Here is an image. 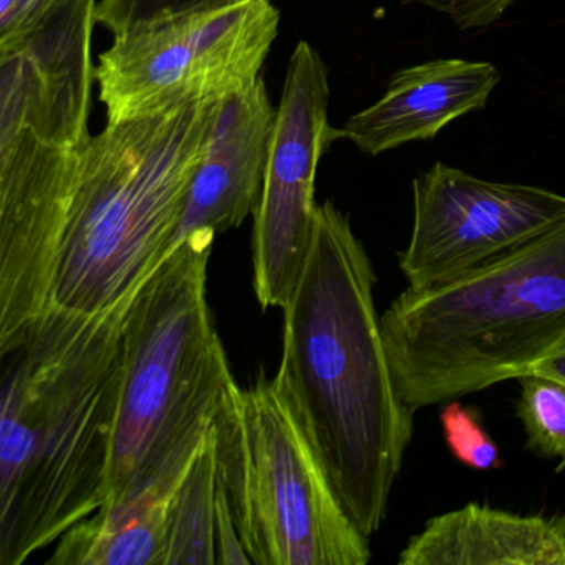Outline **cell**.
Instances as JSON below:
<instances>
[{
	"label": "cell",
	"instance_id": "cell-10",
	"mask_svg": "<svg viewBox=\"0 0 565 565\" xmlns=\"http://www.w3.org/2000/svg\"><path fill=\"white\" fill-rule=\"evenodd\" d=\"M276 111L263 78L224 98L191 180L170 253L188 234L211 231L217 236L254 214L263 191Z\"/></svg>",
	"mask_w": 565,
	"mask_h": 565
},
{
	"label": "cell",
	"instance_id": "cell-3",
	"mask_svg": "<svg viewBox=\"0 0 565 565\" xmlns=\"http://www.w3.org/2000/svg\"><path fill=\"white\" fill-rule=\"evenodd\" d=\"M380 320L413 413L531 375L565 347V217L461 276L408 287Z\"/></svg>",
	"mask_w": 565,
	"mask_h": 565
},
{
	"label": "cell",
	"instance_id": "cell-21",
	"mask_svg": "<svg viewBox=\"0 0 565 565\" xmlns=\"http://www.w3.org/2000/svg\"><path fill=\"white\" fill-rule=\"evenodd\" d=\"M531 375L544 376L565 386V347L535 366Z\"/></svg>",
	"mask_w": 565,
	"mask_h": 565
},
{
	"label": "cell",
	"instance_id": "cell-18",
	"mask_svg": "<svg viewBox=\"0 0 565 565\" xmlns=\"http://www.w3.org/2000/svg\"><path fill=\"white\" fill-rule=\"evenodd\" d=\"M65 0H0V52L38 31Z\"/></svg>",
	"mask_w": 565,
	"mask_h": 565
},
{
	"label": "cell",
	"instance_id": "cell-4",
	"mask_svg": "<svg viewBox=\"0 0 565 565\" xmlns=\"http://www.w3.org/2000/svg\"><path fill=\"white\" fill-rule=\"evenodd\" d=\"M214 239L211 231L188 234L145 280L125 317L105 504L180 479L234 382L206 297Z\"/></svg>",
	"mask_w": 565,
	"mask_h": 565
},
{
	"label": "cell",
	"instance_id": "cell-2",
	"mask_svg": "<svg viewBox=\"0 0 565 565\" xmlns=\"http://www.w3.org/2000/svg\"><path fill=\"white\" fill-rule=\"evenodd\" d=\"M135 296L97 316L51 302L0 347V565L24 564L107 502Z\"/></svg>",
	"mask_w": 565,
	"mask_h": 565
},
{
	"label": "cell",
	"instance_id": "cell-17",
	"mask_svg": "<svg viewBox=\"0 0 565 565\" xmlns=\"http://www.w3.org/2000/svg\"><path fill=\"white\" fill-rule=\"evenodd\" d=\"M443 436L451 455L475 471H492L501 466V455L494 439L486 433L475 413L458 402H451L439 413Z\"/></svg>",
	"mask_w": 565,
	"mask_h": 565
},
{
	"label": "cell",
	"instance_id": "cell-11",
	"mask_svg": "<svg viewBox=\"0 0 565 565\" xmlns=\"http://www.w3.org/2000/svg\"><path fill=\"white\" fill-rule=\"evenodd\" d=\"M501 81L489 62L439 58L396 72L376 104L353 115L340 138L362 153L433 140L451 121L482 110Z\"/></svg>",
	"mask_w": 565,
	"mask_h": 565
},
{
	"label": "cell",
	"instance_id": "cell-1",
	"mask_svg": "<svg viewBox=\"0 0 565 565\" xmlns=\"http://www.w3.org/2000/svg\"><path fill=\"white\" fill-rule=\"evenodd\" d=\"M373 287L349 217L332 201L319 204L306 266L282 309L276 375L340 504L369 539L385 521L415 418L396 390Z\"/></svg>",
	"mask_w": 565,
	"mask_h": 565
},
{
	"label": "cell",
	"instance_id": "cell-13",
	"mask_svg": "<svg viewBox=\"0 0 565 565\" xmlns=\"http://www.w3.org/2000/svg\"><path fill=\"white\" fill-rule=\"evenodd\" d=\"M181 478L158 482L127 501L102 505L55 542L47 564L164 565L168 512Z\"/></svg>",
	"mask_w": 565,
	"mask_h": 565
},
{
	"label": "cell",
	"instance_id": "cell-7",
	"mask_svg": "<svg viewBox=\"0 0 565 565\" xmlns=\"http://www.w3.org/2000/svg\"><path fill=\"white\" fill-rule=\"evenodd\" d=\"M270 0H239L114 35L95 82L108 124L246 90L279 35Z\"/></svg>",
	"mask_w": 565,
	"mask_h": 565
},
{
	"label": "cell",
	"instance_id": "cell-9",
	"mask_svg": "<svg viewBox=\"0 0 565 565\" xmlns=\"http://www.w3.org/2000/svg\"><path fill=\"white\" fill-rule=\"evenodd\" d=\"M564 217V194L436 163L413 181L412 236L399 270L408 287L425 289L518 249Z\"/></svg>",
	"mask_w": 565,
	"mask_h": 565
},
{
	"label": "cell",
	"instance_id": "cell-12",
	"mask_svg": "<svg viewBox=\"0 0 565 565\" xmlns=\"http://www.w3.org/2000/svg\"><path fill=\"white\" fill-rule=\"evenodd\" d=\"M399 565H565L557 521L469 504L436 515L413 535Z\"/></svg>",
	"mask_w": 565,
	"mask_h": 565
},
{
	"label": "cell",
	"instance_id": "cell-20",
	"mask_svg": "<svg viewBox=\"0 0 565 565\" xmlns=\"http://www.w3.org/2000/svg\"><path fill=\"white\" fill-rule=\"evenodd\" d=\"M216 544V564H253L249 555L244 551L239 532H237L236 524H234L226 495H224L221 486L220 499H217Z\"/></svg>",
	"mask_w": 565,
	"mask_h": 565
},
{
	"label": "cell",
	"instance_id": "cell-16",
	"mask_svg": "<svg viewBox=\"0 0 565 565\" xmlns=\"http://www.w3.org/2000/svg\"><path fill=\"white\" fill-rule=\"evenodd\" d=\"M239 0H98L97 24L114 35Z\"/></svg>",
	"mask_w": 565,
	"mask_h": 565
},
{
	"label": "cell",
	"instance_id": "cell-5",
	"mask_svg": "<svg viewBox=\"0 0 565 565\" xmlns=\"http://www.w3.org/2000/svg\"><path fill=\"white\" fill-rule=\"evenodd\" d=\"M221 104L193 102L107 124L92 137L52 303L97 316L143 286L170 254Z\"/></svg>",
	"mask_w": 565,
	"mask_h": 565
},
{
	"label": "cell",
	"instance_id": "cell-15",
	"mask_svg": "<svg viewBox=\"0 0 565 565\" xmlns=\"http://www.w3.org/2000/svg\"><path fill=\"white\" fill-rule=\"evenodd\" d=\"M518 416L527 436V448L565 466V386L544 376L519 379Z\"/></svg>",
	"mask_w": 565,
	"mask_h": 565
},
{
	"label": "cell",
	"instance_id": "cell-22",
	"mask_svg": "<svg viewBox=\"0 0 565 565\" xmlns=\"http://www.w3.org/2000/svg\"><path fill=\"white\" fill-rule=\"evenodd\" d=\"M558 525H561L562 532H564L565 535V515L562 519H558Z\"/></svg>",
	"mask_w": 565,
	"mask_h": 565
},
{
	"label": "cell",
	"instance_id": "cell-6",
	"mask_svg": "<svg viewBox=\"0 0 565 565\" xmlns=\"http://www.w3.org/2000/svg\"><path fill=\"white\" fill-rule=\"evenodd\" d=\"M214 443L220 486L253 564H369V537L340 504L279 376L231 383Z\"/></svg>",
	"mask_w": 565,
	"mask_h": 565
},
{
	"label": "cell",
	"instance_id": "cell-19",
	"mask_svg": "<svg viewBox=\"0 0 565 565\" xmlns=\"http://www.w3.org/2000/svg\"><path fill=\"white\" fill-rule=\"evenodd\" d=\"M406 6H419L446 15L459 31L488 29L498 22L518 0H402Z\"/></svg>",
	"mask_w": 565,
	"mask_h": 565
},
{
	"label": "cell",
	"instance_id": "cell-8",
	"mask_svg": "<svg viewBox=\"0 0 565 565\" xmlns=\"http://www.w3.org/2000/svg\"><path fill=\"white\" fill-rule=\"evenodd\" d=\"M329 71L309 42L287 67L259 204L254 211V290L263 309H284L296 289L316 226L320 160L340 130L329 124Z\"/></svg>",
	"mask_w": 565,
	"mask_h": 565
},
{
	"label": "cell",
	"instance_id": "cell-14",
	"mask_svg": "<svg viewBox=\"0 0 565 565\" xmlns=\"http://www.w3.org/2000/svg\"><path fill=\"white\" fill-rule=\"evenodd\" d=\"M217 499L213 426L171 498L164 565L216 564Z\"/></svg>",
	"mask_w": 565,
	"mask_h": 565
}]
</instances>
